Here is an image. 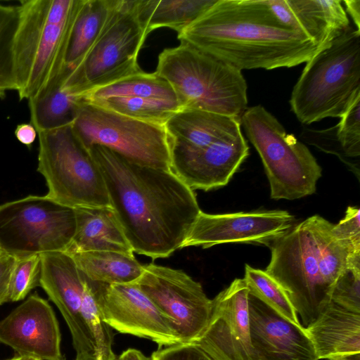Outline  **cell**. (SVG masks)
<instances>
[{
    "label": "cell",
    "instance_id": "6da1fadb",
    "mask_svg": "<svg viewBox=\"0 0 360 360\" xmlns=\"http://www.w3.org/2000/svg\"><path fill=\"white\" fill-rule=\"evenodd\" d=\"M88 149L134 252L155 259L181 249L201 212L193 190L171 170L135 163L102 146Z\"/></svg>",
    "mask_w": 360,
    "mask_h": 360
},
{
    "label": "cell",
    "instance_id": "7a4b0ae2",
    "mask_svg": "<svg viewBox=\"0 0 360 360\" xmlns=\"http://www.w3.org/2000/svg\"><path fill=\"white\" fill-rule=\"evenodd\" d=\"M178 39L241 72L295 67L319 49L281 23L264 0H217Z\"/></svg>",
    "mask_w": 360,
    "mask_h": 360
},
{
    "label": "cell",
    "instance_id": "3957f363",
    "mask_svg": "<svg viewBox=\"0 0 360 360\" xmlns=\"http://www.w3.org/2000/svg\"><path fill=\"white\" fill-rule=\"evenodd\" d=\"M333 224L313 215L295 224L270 246L265 271L283 288L304 328L331 302L333 286L355 250L333 233Z\"/></svg>",
    "mask_w": 360,
    "mask_h": 360
},
{
    "label": "cell",
    "instance_id": "277c9868",
    "mask_svg": "<svg viewBox=\"0 0 360 360\" xmlns=\"http://www.w3.org/2000/svg\"><path fill=\"white\" fill-rule=\"evenodd\" d=\"M83 0H21L13 43L18 97H38L65 68L72 28Z\"/></svg>",
    "mask_w": 360,
    "mask_h": 360
},
{
    "label": "cell",
    "instance_id": "5b68a950",
    "mask_svg": "<svg viewBox=\"0 0 360 360\" xmlns=\"http://www.w3.org/2000/svg\"><path fill=\"white\" fill-rule=\"evenodd\" d=\"M155 72L172 86L181 110L221 114L240 121L248 108L242 72L188 42L165 49Z\"/></svg>",
    "mask_w": 360,
    "mask_h": 360
},
{
    "label": "cell",
    "instance_id": "8992f818",
    "mask_svg": "<svg viewBox=\"0 0 360 360\" xmlns=\"http://www.w3.org/2000/svg\"><path fill=\"white\" fill-rule=\"evenodd\" d=\"M359 95L360 31L351 26L306 63L290 104L298 120L309 124L326 117H340Z\"/></svg>",
    "mask_w": 360,
    "mask_h": 360
},
{
    "label": "cell",
    "instance_id": "52a82bcc",
    "mask_svg": "<svg viewBox=\"0 0 360 360\" xmlns=\"http://www.w3.org/2000/svg\"><path fill=\"white\" fill-rule=\"evenodd\" d=\"M240 125L259 153L275 200H296L315 193L321 167L309 148L261 105L248 108Z\"/></svg>",
    "mask_w": 360,
    "mask_h": 360
},
{
    "label": "cell",
    "instance_id": "ba28073f",
    "mask_svg": "<svg viewBox=\"0 0 360 360\" xmlns=\"http://www.w3.org/2000/svg\"><path fill=\"white\" fill-rule=\"evenodd\" d=\"M41 255L39 286L70 330L77 355L112 351V328L103 320L91 281L65 252Z\"/></svg>",
    "mask_w": 360,
    "mask_h": 360
},
{
    "label": "cell",
    "instance_id": "9c48e42d",
    "mask_svg": "<svg viewBox=\"0 0 360 360\" xmlns=\"http://www.w3.org/2000/svg\"><path fill=\"white\" fill-rule=\"evenodd\" d=\"M37 172L53 200L72 208L110 207L101 170L72 124L37 132Z\"/></svg>",
    "mask_w": 360,
    "mask_h": 360
},
{
    "label": "cell",
    "instance_id": "30bf717a",
    "mask_svg": "<svg viewBox=\"0 0 360 360\" xmlns=\"http://www.w3.org/2000/svg\"><path fill=\"white\" fill-rule=\"evenodd\" d=\"M146 37L136 1L113 0L103 29L84 61L74 71L66 69L65 86L82 97L140 72L138 56Z\"/></svg>",
    "mask_w": 360,
    "mask_h": 360
},
{
    "label": "cell",
    "instance_id": "8fae6325",
    "mask_svg": "<svg viewBox=\"0 0 360 360\" xmlns=\"http://www.w3.org/2000/svg\"><path fill=\"white\" fill-rule=\"evenodd\" d=\"M75 231V209L46 195L0 205V246L15 257L65 252Z\"/></svg>",
    "mask_w": 360,
    "mask_h": 360
},
{
    "label": "cell",
    "instance_id": "7c38bea8",
    "mask_svg": "<svg viewBox=\"0 0 360 360\" xmlns=\"http://www.w3.org/2000/svg\"><path fill=\"white\" fill-rule=\"evenodd\" d=\"M72 127L87 149L102 146L135 163L171 170L165 125L139 121L84 101Z\"/></svg>",
    "mask_w": 360,
    "mask_h": 360
},
{
    "label": "cell",
    "instance_id": "4fadbf2b",
    "mask_svg": "<svg viewBox=\"0 0 360 360\" xmlns=\"http://www.w3.org/2000/svg\"><path fill=\"white\" fill-rule=\"evenodd\" d=\"M136 283L169 319L181 343H193L199 338L212 307L200 283L181 269L154 263L143 265Z\"/></svg>",
    "mask_w": 360,
    "mask_h": 360
},
{
    "label": "cell",
    "instance_id": "5bb4252c",
    "mask_svg": "<svg viewBox=\"0 0 360 360\" xmlns=\"http://www.w3.org/2000/svg\"><path fill=\"white\" fill-rule=\"evenodd\" d=\"M94 290L102 319L112 329L150 340L159 348L181 344L169 319L136 283L94 281Z\"/></svg>",
    "mask_w": 360,
    "mask_h": 360
},
{
    "label": "cell",
    "instance_id": "9a60e30c",
    "mask_svg": "<svg viewBox=\"0 0 360 360\" xmlns=\"http://www.w3.org/2000/svg\"><path fill=\"white\" fill-rule=\"evenodd\" d=\"M248 293L244 278H236L212 300L209 322L193 344L212 360H260L250 340Z\"/></svg>",
    "mask_w": 360,
    "mask_h": 360
},
{
    "label": "cell",
    "instance_id": "2e32d148",
    "mask_svg": "<svg viewBox=\"0 0 360 360\" xmlns=\"http://www.w3.org/2000/svg\"><path fill=\"white\" fill-rule=\"evenodd\" d=\"M293 215L285 210H259L211 214L201 211L181 249L209 248L230 243L269 246L295 225Z\"/></svg>",
    "mask_w": 360,
    "mask_h": 360
},
{
    "label": "cell",
    "instance_id": "e0dca14e",
    "mask_svg": "<svg viewBox=\"0 0 360 360\" xmlns=\"http://www.w3.org/2000/svg\"><path fill=\"white\" fill-rule=\"evenodd\" d=\"M0 343L20 356L65 360L57 318L48 301L37 293L30 295L0 321Z\"/></svg>",
    "mask_w": 360,
    "mask_h": 360
},
{
    "label": "cell",
    "instance_id": "ac0fdd59",
    "mask_svg": "<svg viewBox=\"0 0 360 360\" xmlns=\"http://www.w3.org/2000/svg\"><path fill=\"white\" fill-rule=\"evenodd\" d=\"M248 153L240 131L209 145L171 148L170 167L192 190L207 191L226 186Z\"/></svg>",
    "mask_w": 360,
    "mask_h": 360
},
{
    "label": "cell",
    "instance_id": "d6986e66",
    "mask_svg": "<svg viewBox=\"0 0 360 360\" xmlns=\"http://www.w3.org/2000/svg\"><path fill=\"white\" fill-rule=\"evenodd\" d=\"M252 347L260 360H319L302 325H297L249 292Z\"/></svg>",
    "mask_w": 360,
    "mask_h": 360
},
{
    "label": "cell",
    "instance_id": "ffe728a7",
    "mask_svg": "<svg viewBox=\"0 0 360 360\" xmlns=\"http://www.w3.org/2000/svg\"><path fill=\"white\" fill-rule=\"evenodd\" d=\"M274 16L319 49L346 32L350 21L340 0H264Z\"/></svg>",
    "mask_w": 360,
    "mask_h": 360
},
{
    "label": "cell",
    "instance_id": "44dd1931",
    "mask_svg": "<svg viewBox=\"0 0 360 360\" xmlns=\"http://www.w3.org/2000/svg\"><path fill=\"white\" fill-rule=\"evenodd\" d=\"M76 231L65 251H115L134 255L133 249L111 207H77Z\"/></svg>",
    "mask_w": 360,
    "mask_h": 360
},
{
    "label": "cell",
    "instance_id": "7402d4cb",
    "mask_svg": "<svg viewBox=\"0 0 360 360\" xmlns=\"http://www.w3.org/2000/svg\"><path fill=\"white\" fill-rule=\"evenodd\" d=\"M305 328L319 359L360 352V314L332 301L318 319Z\"/></svg>",
    "mask_w": 360,
    "mask_h": 360
},
{
    "label": "cell",
    "instance_id": "603a6c76",
    "mask_svg": "<svg viewBox=\"0 0 360 360\" xmlns=\"http://www.w3.org/2000/svg\"><path fill=\"white\" fill-rule=\"evenodd\" d=\"M65 68L38 97L28 101L30 124L36 131H49L73 123L83 98L64 84Z\"/></svg>",
    "mask_w": 360,
    "mask_h": 360
},
{
    "label": "cell",
    "instance_id": "cb8c5ba5",
    "mask_svg": "<svg viewBox=\"0 0 360 360\" xmlns=\"http://www.w3.org/2000/svg\"><path fill=\"white\" fill-rule=\"evenodd\" d=\"M139 21L148 36L152 31L168 27L181 32L217 0H136Z\"/></svg>",
    "mask_w": 360,
    "mask_h": 360
},
{
    "label": "cell",
    "instance_id": "d4e9b609",
    "mask_svg": "<svg viewBox=\"0 0 360 360\" xmlns=\"http://www.w3.org/2000/svg\"><path fill=\"white\" fill-rule=\"evenodd\" d=\"M69 255L78 268L92 281L106 284L136 283L143 272V265L134 255L107 250Z\"/></svg>",
    "mask_w": 360,
    "mask_h": 360
},
{
    "label": "cell",
    "instance_id": "484cf974",
    "mask_svg": "<svg viewBox=\"0 0 360 360\" xmlns=\"http://www.w3.org/2000/svg\"><path fill=\"white\" fill-rule=\"evenodd\" d=\"M113 0H83L73 24L65 68L72 72L84 61L99 37Z\"/></svg>",
    "mask_w": 360,
    "mask_h": 360
},
{
    "label": "cell",
    "instance_id": "4316f807",
    "mask_svg": "<svg viewBox=\"0 0 360 360\" xmlns=\"http://www.w3.org/2000/svg\"><path fill=\"white\" fill-rule=\"evenodd\" d=\"M82 97L86 102L111 97H143L177 102L172 86L165 79L155 72L143 70L91 90Z\"/></svg>",
    "mask_w": 360,
    "mask_h": 360
},
{
    "label": "cell",
    "instance_id": "83f0119b",
    "mask_svg": "<svg viewBox=\"0 0 360 360\" xmlns=\"http://www.w3.org/2000/svg\"><path fill=\"white\" fill-rule=\"evenodd\" d=\"M87 103L139 121L159 125H165L172 116L181 110L177 102L143 97H111Z\"/></svg>",
    "mask_w": 360,
    "mask_h": 360
},
{
    "label": "cell",
    "instance_id": "f1b7e54d",
    "mask_svg": "<svg viewBox=\"0 0 360 360\" xmlns=\"http://www.w3.org/2000/svg\"><path fill=\"white\" fill-rule=\"evenodd\" d=\"M19 20L18 6L0 3V98L16 91L13 43Z\"/></svg>",
    "mask_w": 360,
    "mask_h": 360
},
{
    "label": "cell",
    "instance_id": "f546056e",
    "mask_svg": "<svg viewBox=\"0 0 360 360\" xmlns=\"http://www.w3.org/2000/svg\"><path fill=\"white\" fill-rule=\"evenodd\" d=\"M244 280L249 292L291 322L301 325L297 314L280 285L265 271L245 266Z\"/></svg>",
    "mask_w": 360,
    "mask_h": 360
},
{
    "label": "cell",
    "instance_id": "4dcf8cb0",
    "mask_svg": "<svg viewBox=\"0 0 360 360\" xmlns=\"http://www.w3.org/2000/svg\"><path fill=\"white\" fill-rule=\"evenodd\" d=\"M335 127L338 139L349 162V169L359 179L360 95L354 99Z\"/></svg>",
    "mask_w": 360,
    "mask_h": 360
},
{
    "label": "cell",
    "instance_id": "1f68e13d",
    "mask_svg": "<svg viewBox=\"0 0 360 360\" xmlns=\"http://www.w3.org/2000/svg\"><path fill=\"white\" fill-rule=\"evenodd\" d=\"M331 301L352 312L360 314V252L353 253L337 278Z\"/></svg>",
    "mask_w": 360,
    "mask_h": 360
},
{
    "label": "cell",
    "instance_id": "d6a6232c",
    "mask_svg": "<svg viewBox=\"0 0 360 360\" xmlns=\"http://www.w3.org/2000/svg\"><path fill=\"white\" fill-rule=\"evenodd\" d=\"M9 292V302L24 300L37 286H39L41 255H30L16 257Z\"/></svg>",
    "mask_w": 360,
    "mask_h": 360
},
{
    "label": "cell",
    "instance_id": "836d02e7",
    "mask_svg": "<svg viewBox=\"0 0 360 360\" xmlns=\"http://www.w3.org/2000/svg\"><path fill=\"white\" fill-rule=\"evenodd\" d=\"M333 233L339 240L349 243L355 250L360 251V210L349 206L344 218L333 224Z\"/></svg>",
    "mask_w": 360,
    "mask_h": 360
},
{
    "label": "cell",
    "instance_id": "e575fe53",
    "mask_svg": "<svg viewBox=\"0 0 360 360\" xmlns=\"http://www.w3.org/2000/svg\"><path fill=\"white\" fill-rule=\"evenodd\" d=\"M153 360H212L204 351L193 343L176 344L160 347L154 352Z\"/></svg>",
    "mask_w": 360,
    "mask_h": 360
},
{
    "label": "cell",
    "instance_id": "d590c367",
    "mask_svg": "<svg viewBox=\"0 0 360 360\" xmlns=\"http://www.w3.org/2000/svg\"><path fill=\"white\" fill-rule=\"evenodd\" d=\"M16 259L8 254L0 257V305L9 302L11 278Z\"/></svg>",
    "mask_w": 360,
    "mask_h": 360
},
{
    "label": "cell",
    "instance_id": "8d00e7d4",
    "mask_svg": "<svg viewBox=\"0 0 360 360\" xmlns=\"http://www.w3.org/2000/svg\"><path fill=\"white\" fill-rule=\"evenodd\" d=\"M17 140L26 146H31L37 136V131L30 123L18 124L15 129Z\"/></svg>",
    "mask_w": 360,
    "mask_h": 360
},
{
    "label": "cell",
    "instance_id": "74e56055",
    "mask_svg": "<svg viewBox=\"0 0 360 360\" xmlns=\"http://www.w3.org/2000/svg\"><path fill=\"white\" fill-rule=\"evenodd\" d=\"M342 4H345V11L352 19L356 29L360 31V0H345Z\"/></svg>",
    "mask_w": 360,
    "mask_h": 360
},
{
    "label": "cell",
    "instance_id": "f35d334b",
    "mask_svg": "<svg viewBox=\"0 0 360 360\" xmlns=\"http://www.w3.org/2000/svg\"><path fill=\"white\" fill-rule=\"evenodd\" d=\"M75 360H117L112 351L108 352H94L79 354Z\"/></svg>",
    "mask_w": 360,
    "mask_h": 360
},
{
    "label": "cell",
    "instance_id": "ab89813d",
    "mask_svg": "<svg viewBox=\"0 0 360 360\" xmlns=\"http://www.w3.org/2000/svg\"><path fill=\"white\" fill-rule=\"evenodd\" d=\"M117 360H153V359L151 356H147L138 349L130 348L124 351Z\"/></svg>",
    "mask_w": 360,
    "mask_h": 360
},
{
    "label": "cell",
    "instance_id": "60d3db41",
    "mask_svg": "<svg viewBox=\"0 0 360 360\" xmlns=\"http://www.w3.org/2000/svg\"><path fill=\"white\" fill-rule=\"evenodd\" d=\"M328 360H360L359 353H349L335 355L328 359Z\"/></svg>",
    "mask_w": 360,
    "mask_h": 360
},
{
    "label": "cell",
    "instance_id": "b9f144b4",
    "mask_svg": "<svg viewBox=\"0 0 360 360\" xmlns=\"http://www.w3.org/2000/svg\"><path fill=\"white\" fill-rule=\"evenodd\" d=\"M6 360H22V356H14L13 358L8 359H6Z\"/></svg>",
    "mask_w": 360,
    "mask_h": 360
},
{
    "label": "cell",
    "instance_id": "7bdbcfd3",
    "mask_svg": "<svg viewBox=\"0 0 360 360\" xmlns=\"http://www.w3.org/2000/svg\"><path fill=\"white\" fill-rule=\"evenodd\" d=\"M22 360H39V359L32 358V357L22 356Z\"/></svg>",
    "mask_w": 360,
    "mask_h": 360
},
{
    "label": "cell",
    "instance_id": "ee69618b",
    "mask_svg": "<svg viewBox=\"0 0 360 360\" xmlns=\"http://www.w3.org/2000/svg\"><path fill=\"white\" fill-rule=\"evenodd\" d=\"M6 253L4 252V250L1 248L0 246V257L5 255Z\"/></svg>",
    "mask_w": 360,
    "mask_h": 360
}]
</instances>
